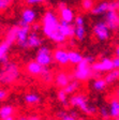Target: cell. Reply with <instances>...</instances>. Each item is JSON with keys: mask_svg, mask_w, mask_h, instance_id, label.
Returning <instances> with one entry per match:
<instances>
[{"mask_svg": "<svg viewBox=\"0 0 119 120\" xmlns=\"http://www.w3.org/2000/svg\"><path fill=\"white\" fill-rule=\"evenodd\" d=\"M60 20L56 13L52 10H48L44 13L42 18V32L46 38L50 39L55 33L59 31Z\"/></svg>", "mask_w": 119, "mask_h": 120, "instance_id": "6da1fadb", "label": "cell"}, {"mask_svg": "<svg viewBox=\"0 0 119 120\" xmlns=\"http://www.w3.org/2000/svg\"><path fill=\"white\" fill-rule=\"evenodd\" d=\"M18 76H19V69H18L16 63L8 62L3 64L1 74H0V79H1L2 84L12 85L17 80Z\"/></svg>", "mask_w": 119, "mask_h": 120, "instance_id": "7a4b0ae2", "label": "cell"}, {"mask_svg": "<svg viewBox=\"0 0 119 120\" xmlns=\"http://www.w3.org/2000/svg\"><path fill=\"white\" fill-rule=\"evenodd\" d=\"M70 104L74 107L75 106L78 107L83 112H85L87 115H93L97 112L96 106L89 104L88 99L84 94H73L70 98Z\"/></svg>", "mask_w": 119, "mask_h": 120, "instance_id": "3957f363", "label": "cell"}, {"mask_svg": "<svg viewBox=\"0 0 119 120\" xmlns=\"http://www.w3.org/2000/svg\"><path fill=\"white\" fill-rule=\"evenodd\" d=\"M92 72L93 71L91 69V64H89L84 59L78 65H76V69L74 70L73 76L78 82H85V80H88L92 76Z\"/></svg>", "mask_w": 119, "mask_h": 120, "instance_id": "277c9868", "label": "cell"}, {"mask_svg": "<svg viewBox=\"0 0 119 120\" xmlns=\"http://www.w3.org/2000/svg\"><path fill=\"white\" fill-rule=\"evenodd\" d=\"M54 57H53V52L48 46H41L38 49L37 56H35V61L42 65L43 68H48V65L53 62Z\"/></svg>", "mask_w": 119, "mask_h": 120, "instance_id": "5b68a950", "label": "cell"}, {"mask_svg": "<svg viewBox=\"0 0 119 120\" xmlns=\"http://www.w3.org/2000/svg\"><path fill=\"white\" fill-rule=\"evenodd\" d=\"M108 26L106 25V22L104 20H100L96 25L93 26V34L96 35L98 40L100 41H106L111 37V32H109Z\"/></svg>", "mask_w": 119, "mask_h": 120, "instance_id": "8992f818", "label": "cell"}, {"mask_svg": "<svg viewBox=\"0 0 119 120\" xmlns=\"http://www.w3.org/2000/svg\"><path fill=\"white\" fill-rule=\"evenodd\" d=\"M91 69L93 72H111L114 70V63L113 59L109 58H103L100 61H96L91 65Z\"/></svg>", "mask_w": 119, "mask_h": 120, "instance_id": "52a82bcc", "label": "cell"}, {"mask_svg": "<svg viewBox=\"0 0 119 120\" xmlns=\"http://www.w3.org/2000/svg\"><path fill=\"white\" fill-rule=\"evenodd\" d=\"M58 9H59V16L60 20L65 22L68 24H71L75 20L74 18V12L72 9H70L65 2H59L58 3Z\"/></svg>", "mask_w": 119, "mask_h": 120, "instance_id": "ba28073f", "label": "cell"}, {"mask_svg": "<svg viewBox=\"0 0 119 120\" xmlns=\"http://www.w3.org/2000/svg\"><path fill=\"white\" fill-rule=\"evenodd\" d=\"M30 26H20V29L18 31V35H17V45L20 48H28V38L30 35Z\"/></svg>", "mask_w": 119, "mask_h": 120, "instance_id": "9c48e42d", "label": "cell"}, {"mask_svg": "<svg viewBox=\"0 0 119 120\" xmlns=\"http://www.w3.org/2000/svg\"><path fill=\"white\" fill-rule=\"evenodd\" d=\"M35 18H37V12L31 8H27L22 12L19 26H31L33 25Z\"/></svg>", "mask_w": 119, "mask_h": 120, "instance_id": "30bf717a", "label": "cell"}, {"mask_svg": "<svg viewBox=\"0 0 119 120\" xmlns=\"http://www.w3.org/2000/svg\"><path fill=\"white\" fill-rule=\"evenodd\" d=\"M104 22L109 30H117L119 28V13L118 11H108L104 15Z\"/></svg>", "mask_w": 119, "mask_h": 120, "instance_id": "8fae6325", "label": "cell"}, {"mask_svg": "<svg viewBox=\"0 0 119 120\" xmlns=\"http://www.w3.org/2000/svg\"><path fill=\"white\" fill-rule=\"evenodd\" d=\"M54 80H55V85L57 87L61 88V89H65L71 82V76H70L69 73L65 72V71H59V72L56 73Z\"/></svg>", "mask_w": 119, "mask_h": 120, "instance_id": "7c38bea8", "label": "cell"}, {"mask_svg": "<svg viewBox=\"0 0 119 120\" xmlns=\"http://www.w3.org/2000/svg\"><path fill=\"white\" fill-rule=\"evenodd\" d=\"M54 60L60 65H67L70 63L69 59V52L65 50V48H56L53 52Z\"/></svg>", "mask_w": 119, "mask_h": 120, "instance_id": "4fadbf2b", "label": "cell"}, {"mask_svg": "<svg viewBox=\"0 0 119 120\" xmlns=\"http://www.w3.org/2000/svg\"><path fill=\"white\" fill-rule=\"evenodd\" d=\"M43 70H44V68L40 63H38L35 60L28 62L27 65H26V71L31 76H41L43 73Z\"/></svg>", "mask_w": 119, "mask_h": 120, "instance_id": "5bb4252c", "label": "cell"}, {"mask_svg": "<svg viewBox=\"0 0 119 120\" xmlns=\"http://www.w3.org/2000/svg\"><path fill=\"white\" fill-rule=\"evenodd\" d=\"M20 29V26L18 25H14L12 27H10L7 30L5 33V38H4V42H7L9 45H12L15 41H17V35H18V31Z\"/></svg>", "mask_w": 119, "mask_h": 120, "instance_id": "9a60e30c", "label": "cell"}, {"mask_svg": "<svg viewBox=\"0 0 119 120\" xmlns=\"http://www.w3.org/2000/svg\"><path fill=\"white\" fill-rule=\"evenodd\" d=\"M59 31L65 35V38H73L75 37V27L71 26V24H68L65 22L60 20Z\"/></svg>", "mask_w": 119, "mask_h": 120, "instance_id": "2e32d148", "label": "cell"}, {"mask_svg": "<svg viewBox=\"0 0 119 120\" xmlns=\"http://www.w3.org/2000/svg\"><path fill=\"white\" fill-rule=\"evenodd\" d=\"M109 11V2L107 1H102V2H99L98 4L94 5V8L91 10V14L92 15H102V14H106Z\"/></svg>", "mask_w": 119, "mask_h": 120, "instance_id": "e0dca14e", "label": "cell"}, {"mask_svg": "<svg viewBox=\"0 0 119 120\" xmlns=\"http://www.w3.org/2000/svg\"><path fill=\"white\" fill-rule=\"evenodd\" d=\"M108 109H109V115L112 118H119V100L117 98L113 97L109 101L108 104Z\"/></svg>", "mask_w": 119, "mask_h": 120, "instance_id": "ac0fdd59", "label": "cell"}, {"mask_svg": "<svg viewBox=\"0 0 119 120\" xmlns=\"http://www.w3.org/2000/svg\"><path fill=\"white\" fill-rule=\"evenodd\" d=\"M42 46V39L38 32H31L28 38V48H40Z\"/></svg>", "mask_w": 119, "mask_h": 120, "instance_id": "d6986e66", "label": "cell"}, {"mask_svg": "<svg viewBox=\"0 0 119 120\" xmlns=\"http://www.w3.org/2000/svg\"><path fill=\"white\" fill-rule=\"evenodd\" d=\"M10 46L11 45H9L4 41H2L1 44H0V61H1L2 64H5V63L9 62L8 61V52L10 49Z\"/></svg>", "mask_w": 119, "mask_h": 120, "instance_id": "ffe728a7", "label": "cell"}, {"mask_svg": "<svg viewBox=\"0 0 119 120\" xmlns=\"http://www.w3.org/2000/svg\"><path fill=\"white\" fill-rule=\"evenodd\" d=\"M69 59L71 64H76L78 65L79 63L84 60V56L78 52H74V50H69Z\"/></svg>", "mask_w": 119, "mask_h": 120, "instance_id": "44dd1931", "label": "cell"}, {"mask_svg": "<svg viewBox=\"0 0 119 120\" xmlns=\"http://www.w3.org/2000/svg\"><path fill=\"white\" fill-rule=\"evenodd\" d=\"M15 109L12 105H3L2 107L0 108V117L1 119H5L8 117H11L13 116Z\"/></svg>", "mask_w": 119, "mask_h": 120, "instance_id": "7402d4cb", "label": "cell"}, {"mask_svg": "<svg viewBox=\"0 0 119 120\" xmlns=\"http://www.w3.org/2000/svg\"><path fill=\"white\" fill-rule=\"evenodd\" d=\"M24 100L27 104L29 105H35L38 104V103L41 102V98H40L39 94L37 93H27V94L24 97Z\"/></svg>", "mask_w": 119, "mask_h": 120, "instance_id": "603a6c76", "label": "cell"}, {"mask_svg": "<svg viewBox=\"0 0 119 120\" xmlns=\"http://www.w3.org/2000/svg\"><path fill=\"white\" fill-rule=\"evenodd\" d=\"M78 88H79V82L74 79L70 82L63 90H65V92L67 93V94H73V93L76 92L77 90H78Z\"/></svg>", "mask_w": 119, "mask_h": 120, "instance_id": "cb8c5ba5", "label": "cell"}, {"mask_svg": "<svg viewBox=\"0 0 119 120\" xmlns=\"http://www.w3.org/2000/svg\"><path fill=\"white\" fill-rule=\"evenodd\" d=\"M104 79H105V82H106L107 84H112V82L118 80L119 79V70H117V69H114L113 71L108 72L106 74V76H105Z\"/></svg>", "mask_w": 119, "mask_h": 120, "instance_id": "d4e9b609", "label": "cell"}, {"mask_svg": "<svg viewBox=\"0 0 119 120\" xmlns=\"http://www.w3.org/2000/svg\"><path fill=\"white\" fill-rule=\"evenodd\" d=\"M106 85H107V82H105L104 78H98V79L93 80V82H92V88H93V90H96V91H102V90L105 89Z\"/></svg>", "mask_w": 119, "mask_h": 120, "instance_id": "484cf974", "label": "cell"}, {"mask_svg": "<svg viewBox=\"0 0 119 120\" xmlns=\"http://www.w3.org/2000/svg\"><path fill=\"white\" fill-rule=\"evenodd\" d=\"M75 27V38L77 41H83L86 37V28L85 26H74Z\"/></svg>", "mask_w": 119, "mask_h": 120, "instance_id": "4316f807", "label": "cell"}, {"mask_svg": "<svg viewBox=\"0 0 119 120\" xmlns=\"http://www.w3.org/2000/svg\"><path fill=\"white\" fill-rule=\"evenodd\" d=\"M40 77H41V79H42L44 82H46V84H50V82L53 80L52 71H50V69H48V68H44V70H43L42 75H41Z\"/></svg>", "mask_w": 119, "mask_h": 120, "instance_id": "83f0119b", "label": "cell"}, {"mask_svg": "<svg viewBox=\"0 0 119 120\" xmlns=\"http://www.w3.org/2000/svg\"><path fill=\"white\" fill-rule=\"evenodd\" d=\"M57 99L62 105H65V106L70 103V100H68V94L65 92L63 89H60L57 92Z\"/></svg>", "mask_w": 119, "mask_h": 120, "instance_id": "f1b7e54d", "label": "cell"}, {"mask_svg": "<svg viewBox=\"0 0 119 120\" xmlns=\"http://www.w3.org/2000/svg\"><path fill=\"white\" fill-rule=\"evenodd\" d=\"M50 40H52L53 42H55V43L61 44V43H65V41H67V38H65V35L62 34L60 31H58L57 33H55V34L53 35L52 38H50Z\"/></svg>", "mask_w": 119, "mask_h": 120, "instance_id": "f546056e", "label": "cell"}, {"mask_svg": "<svg viewBox=\"0 0 119 120\" xmlns=\"http://www.w3.org/2000/svg\"><path fill=\"white\" fill-rule=\"evenodd\" d=\"M82 9L84 11H88V12H91V10L94 8V2L93 1H91V0H84V1H82Z\"/></svg>", "mask_w": 119, "mask_h": 120, "instance_id": "4dcf8cb0", "label": "cell"}, {"mask_svg": "<svg viewBox=\"0 0 119 120\" xmlns=\"http://www.w3.org/2000/svg\"><path fill=\"white\" fill-rule=\"evenodd\" d=\"M99 112L100 115H101V117L103 118L104 120H107L109 117H111V115H109V109L108 107H106V106H101V107L99 108Z\"/></svg>", "mask_w": 119, "mask_h": 120, "instance_id": "1f68e13d", "label": "cell"}, {"mask_svg": "<svg viewBox=\"0 0 119 120\" xmlns=\"http://www.w3.org/2000/svg\"><path fill=\"white\" fill-rule=\"evenodd\" d=\"M11 3H12V1H10V0H0V10L3 11L8 9Z\"/></svg>", "mask_w": 119, "mask_h": 120, "instance_id": "d6a6232c", "label": "cell"}, {"mask_svg": "<svg viewBox=\"0 0 119 120\" xmlns=\"http://www.w3.org/2000/svg\"><path fill=\"white\" fill-rule=\"evenodd\" d=\"M74 24H75V26H85L84 17H83V16H81V15L76 16V17H75V20H74Z\"/></svg>", "mask_w": 119, "mask_h": 120, "instance_id": "836d02e7", "label": "cell"}, {"mask_svg": "<svg viewBox=\"0 0 119 120\" xmlns=\"http://www.w3.org/2000/svg\"><path fill=\"white\" fill-rule=\"evenodd\" d=\"M84 59L86 60V61H87V62H88V63H89V64H91V65L93 64L94 62H96V58H94L93 56H91V55L85 56V57H84Z\"/></svg>", "mask_w": 119, "mask_h": 120, "instance_id": "e575fe53", "label": "cell"}, {"mask_svg": "<svg viewBox=\"0 0 119 120\" xmlns=\"http://www.w3.org/2000/svg\"><path fill=\"white\" fill-rule=\"evenodd\" d=\"M7 97H8V91H7V90H4V89L0 90V100L3 101Z\"/></svg>", "mask_w": 119, "mask_h": 120, "instance_id": "d590c367", "label": "cell"}, {"mask_svg": "<svg viewBox=\"0 0 119 120\" xmlns=\"http://www.w3.org/2000/svg\"><path fill=\"white\" fill-rule=\"evenodd\" d=\"M26 3L29 5H35V4H40V3H42L41 0H27Z\"/></svg>", "mask_w": 119, "mask_h": 120, "instance_id": "8d00e7d4", "label": "cell"}, {"mask_svg": "<svg viewBox=\"0 0 119 120\" xmlns=\"http://www.w3.org/2000/svg\"><path fill=\"white\" fill-rule=\"evenodd\" d=\"M31 29H32V32H38L40 29H41V25L40 24H33L31 26Z\"/></svg>", "mask_w": 119, "mask_h": 120, "instance_id": "74e56055", "label": "cell"}, {"mask_svg": "<svg viewBox=\"0 0 119 120\" xmlns=\"http://www.w3.org/2000/svg\"><path fill=\"white\" fill-rule=\"evenodd\" d=\"M27 118H28V120H41V117L39 115H35V114L29 115Z\"/></svg>", "mask_w": 119, "mask_h": 120, "instance_id": "f35d334b", "label": "cell"}, {"mask_svg": "<svg viewBox=\"0 0 119 120\" xmlns=\"http://www.w3.org/2000/svg\"><path fill=\"white\" fill-rule=\"evenodd\" d=\"M113 63H114V69L119 70V58L115 57L114 59H113Z\"/></svg>", "mask_w": 119, "mask_h": 120, "instance_id": "ab89813d", "label": "cell"}, {"mask_svg": "<svg viewBox=\"0 0 119 120\" xmlns=\"http://www.w3.org/2000/svg\"><path fill=\"white\" fill-rule=\"evenodd\" d=\"M61 120H76V118H74V117H72L71 115H69V114H67V115L65 116V117L62 118Z\"/></svg>", "mask_w": 119, "mask_h": 120, "instance_id": "60d3db41", "label": "cell"}, {"mask_svg": "<svg viewBox=\"0 0 119 120\" xmlns=\"http://www.w3.org/2000/svg\"><path fill=\"white\" fill-rule=\"evenodd\" d=\"M115 98H117V99L119 100V88L116 89V91H115Z\"/></svg>", "mask_w": 119, "mask_h": 120, "instance_id": "b9f144b4", "label": "cell"}, {"mask_svg": "<svg viewBox=\"0 0 119 120\" xmlns=\"http://www.w3.org/2000/svg\"><path fill=\"white\" fill-rule=\"evenodd\" d=\"M115 52H116V57L119 58V46H117V47H116V50H115Z\"/></svg>", "mask_w": 119, "mask_h": 120, "instance_id": "7bdbcfd3", "label": "cell"}, {"mask_svg": "<svg viewBox=\"0 0 119 120\" xmlns=\"http://www.w3.org/2000/svg\"><path fill=\"white\" fill-rule=\"evenodd\" d=\"M1 120H15V118H14V116H11V117H8L5 119H1Z\"/></svg>", "mask_w": 119, "mask_h": 120, "instance_id": "ee69618b", "label": "cell"}, {"mask_svg": "<svg viewBox=\"0 0 119 120\" xmlns=\"http://www.w3.org/2000/svg\"><path fill=\"white\" fill-rule=\"evenodd\" d=\"M17 120H28L27 117H24V116H22V117H19Z\"/></svg>", "mask_w": 119, "mask_h": 120, "instance_id": "f6af8a7d", "label": "cell"}, {"mask_svg": "<svg viewBox=\"0 0 119 120\" xmlns=\"http://www.w3.org/2000/svg\"><path fill=\"white\" fill-rule=\"evenodd\" d=\"M118 11H119V1H118Z\"/></svg>", "mask_w": 119, "mask_h": 120, "instance_id": "bcb514c9", "label": "cell"}, {"mask_svg": "<svg viewBox=\"0 0 119 120\" xmlns=\"http://www.w3.org/2000/svg\"><path fill=\"white\" fill-rule=\"evenodd\" d=\"M117 120H119V118H118V119H117Z\"/></svg>", "mask_w": 119, "mask_h": 120, "instance_id": "7dc6e473", "label": "cell"}]
</instances>
